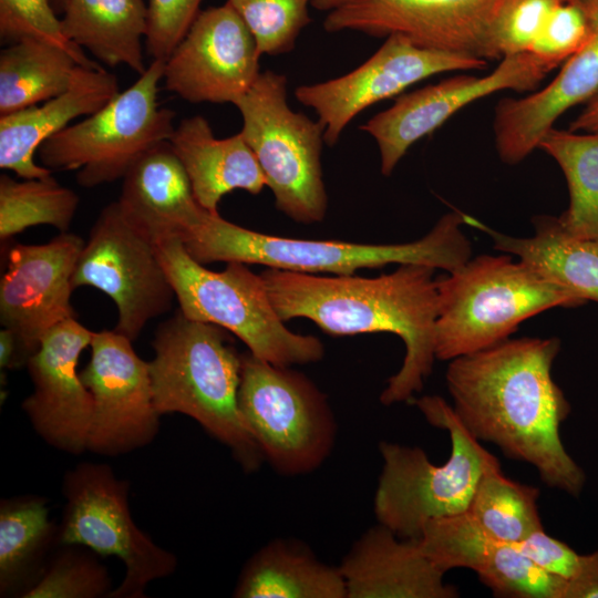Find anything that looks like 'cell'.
Instances as JSON below:
<instances>
[{
  "mask_svg": "<svg viewBox=\"0 0 598 598\" xmlns=\"http://www.w3.org/2000/svg\"><path fill=\"white\" fill-rule=\"evenodd\" d=\"M559 350L556 337L507 339L451 360L445 378L452 408L474 437L578 497L586 474L560 437L571 408L551 375Z\"/></svg>",
  "mask_w": 598,
  "mask_h": 598,
  "instance_id": "cell-1",
  "label": "cell"
},
{
  "mask_svg": "<svg viewBox=\"0 0 598 598\" xmlns=\"http://www.w3.org/2000/svg\"><path fill=\"white\" fill-rule=\"evenodd\" d=\"M434 272L430 266L403 264L374 278L320 277L276 268L260 276L282 321L307 318L330 336H399L405 355L380 395L382 404L391 405L411 401L433 370L439 313Z\"/></svg>",
  "mask_w": 598,
  "mask_h": 598,
  "instance_id": "cell-2",
  "label": "cell"
},
{
  "mask_svg": "<svg viewBox=\"0 0 598 598\" xmlns=\"http://www.w3.org/2000/svg\"><path fill=\"white\" fill-rule=\"evenodd\" d=\"M466 214L443 215L422 238L405 244H355L272 236L247 229L203 210L184 235L189 256L202 265L238 261L300 274L352 276L358 269L417 264L448 274L471 259V241L462 230Z\"/></svg>",
  "mask_w": 598,
  "mask_h": 598,
  "instance_id": "cell-3",
  "label": "cell"
},
{
  "mask_svg": "<svg viewBox=\"0 0 598 598\" xmlns=\"http://www.w3.org/2000/svg\"><path fill=\"white\" fill-rule=\"evenodd\" d=\"M152 347L148 365L158 413L194 419L230 450L244 471L258 470L265 458L238 405L241 354L226 329L178 310L157 327Z\"/></svg>",
  "mask_w": 598,
  "mask_h": 598,
  "instance_id": "cell-4",
  "label": "cell"
},
{
  "mask_svg": "<svg viewBox=\"0 0 598 598\" xmlns=\"http://www.w3.org/2000/svg\"><path fill=\"white\" fill-rule=\"evenodd\" d=\"M436 359L451 361L509 339L526 319L586 300L509 254L480 255L437 279Z\"/></svg>",
  "mask_w": 598,
  "mask_h": 598,
  "instance_id": "cell-5",
  "label": "cell"
},
{
  "mask_svg": "<svg viewBox=\"0 0 598 598\" xmlns=\"http://www.w3.org/2000/svg\"><path fill=\"white\" fill-rule=\"evenodd\" d=\"M410 402L432 426L447 431L450 457L436 465L417 446L381 442L383 464L373 509L379 524L401 538L417 539L427 522L465 513L483 474L501 463L443 398L424 395Z\"/></svg>",
  "mask_w": 598,
  "mask_h": 598,
  "instance_id": "cell-6",
  "label": "cell"
},
{
  "mask_svg": "<svg viewBox=\"0 0 598 598\" xmlns=\"http://www.w3.org/2000/svg\"><path fill=\"white\" fill-rule=\"evenodd\" d=\"M179 311L188 319L219 326L238 337L255 357L291 367L320 361L321 340L290 331L277 313L262 277L244 262L213 271L193 259L178 238L157 244Z\"/></svg>",
  "mask_w": 598,
  "mask_h": 598,
  "instance_id": "cell-7",
  "label": "cell"
},
{
  "mask_svg": "<svg viewBox=\"0 0 598 598\" xmlns=\"http://www.w3.org/2000/svg\"><path fill=\"white\" fill-rule=\"evenodd\" d=\"M164 61L152 60L126 90L84 120L70 124L39 147L41 165L76 171L80 186L91 188L123 178L146 153L167 143L175 112L157 102Z\"/></svg>",
  "mask_w": 598,
  "mask_h": 598,
  "instance_id": "cell-8",
  "label": "cell"
},
{
  "mask_svg": "<svg viewBox=\"0 0 598 598\" xmlns=\"http://www.w3.org/2000/svg\"><path fill=\"white\" fill-rule=\"evenodd\" d=\"M234 105L243 120L239 133L265 174L276 207L298 223L323 220L328 196L321 122L293 111L287 102L286 76L269 70Z\"/></svg>",
  "mask_w": 598,
  "mask_h": 598,
  "instance_id": "cell-9",
  "label": "cell"
},
{
  "mask_svg": "<svg viewBox=\"0 0 598 598\" xmlns=\"http://www.w3.org/2000/svg\"><path fill=\"white\" fill-rule=\"evenodd\" d=\"M238 405L264 458L278 473H310L331 454L337 423L328 399L290 367L241 354Z\"/></svg>",
  "mask_w": 598,
  "mask_h": 598,
  "instance_id": "cell-10",
  "label": "cell"
},
{
  "mask_svg": "<svg viewBox=\"0 0 598 598\" xmlns=\"http://www.w3.org/2000/svg\"><path fill=\"white\" fill-rule=\"evenodd\" d=\"M62 491L65 506L60 544L84 546L124 563L125 576L107 598H144L151 581L175 571V555L156 545L133 520L130 483L116 477L111 466L78 464L65 473Z\"/></svg>",
  "mask_w": 598,
  "mask_h": 598,
  "instance_id": "cell-11",
  "label": "cell"
},
{
  "mask_svg": "<svg viewBox=\"0 0 598 598\" xmlns=\"http://www.w3.org/2000/svg\"><path fill=\"white\" fill-rule=\"evenodd\" d=\"M73 288L94 287L116 305L115 331L134 341L145 326L172 308L175 291L157 245L110 203L95 219L79 256Z\"/></svg>",
  "mask_w": 598,
  "mask_h": 598,
  "instance_id": "cell-12",
  "label": "cell"
},
{
  "mask_svg": "<svg viewBox=\"0 0 598 598\" xmlns=\"http://www.w3.org/2000/svg\"><path fill=\"white\" fill-rule=\"evenodd\" d=\"M487 60L419 47L401 34L382 45L351 72L295 89V97L318 115L324 143L333 146L347 125L369 106L396 96L432 75L483 70Z\"/></svg>",
  "mask_w": 598,
  "mask_h": 598,
  "instance_id": "cell-13",
  "label": "cell"
},
{
  "mask_svg": "<svg viewBox=\"0 0 598 598\" xmlns=\"http://www.w3.org/2000/svg\"><path fill=\"white\" fill-rule=\"evenodd\" d=\"M554 69L551 63L530 52L508 55L484 76L458 74L401 94L360 130L375 141L381 173L389 176L415 142L463 107L499 91H533Z\"/></svg>",
  "mask_w": 598,
  "mask_h": 598,
  "instance_id": "cell-14",
  "label": "cell"
},
{
  "mask_svg": "<svg viewBox=\"0 0 598 598\" xmlns=\"http://www.w3.org/2000/svg\"><path fill=\"white\" fill-rule=\"evenodd\" d=\"M132 340L115 330L94 332L91 357L80 378L93 399L87 450L107 456L130 453L157 435L148 362Z\"/></svg>",
  "mask_w": 598,
  "mask_h": 598,
  "instance_id": "cell-15",
  "label": "cell"
},
{
  "mask_svg": "<svg viewBox=\"0 0 598 598\" xmlns=\"http://www.w3.org/2000/svg\"><path fill=\"white\" fill-rule=\"evenodd\" d=\"M85 241L60 233L45 244H12L0 281V321L17 342V365H27L43 336L76 318L71 306L72 278Z\"/></svg>",
  "mask_w": 598,
  "mask_h": 598,
  "instance_id": "cell-16",
  "label": "cell"
},
{
  "mask_svg": "<svg viewBox=\"0 0 598 598\" xmlns=\"http://www.w3.org/2000/svg\"><path fill=\"white\" fill-rule=\"evenodd\" d=\"M261 54L228 3L200 11L164 61L166 90L189 103H233L256 82Z\"/></svg>",
  "mask_w": 598,
  "mask_h": 598,
  "instance_id": "cell-17",
  "label": "cell"
},
{
  "mask_svg": "<svg viewBox=\"0 0 598 598\" xmlns=\"http://www.w3.org/2000/svg\"><path fill=\"white\" fill-rule=\"evenodd\" d=\"M505 0H352L328 12L327 32L401 34L414 44L488 60L489 33Z\"/></svg>",
  "mask_w": 598,
  "mask_h": 598,
  "instance_id": "cell-18",
  "label": "cell"
},
{
  "mask_svg": "<svg viewBox=\"0 0 598 598\" xmlns=\"http://www.w3.org/2000/svg\"><path fill=\"white\" fill-rule=\"evenodd\" d=\"M93 334L76 318L68 319L43 336L27 363L34 389L22 410L49 445L76 455L87 450L93 417V399L78 363Z\"/></svg>",
  "mask_w": 598,
  "mask_h": 598,
  "instance_id": "cell-19",
  "label": "cell"
},
{
  "mask_svg": "<svg viewBox=\"0 0 598 598\" xmlns=\"http://www.w3.org/2000/svg\"><path fill=\"white\" fill-rule=\"evenodd\" d=\"M417 539L439 567L473 570L496 597L565 598L566 580L537 567L515 544L486 533L466 512L427 522Z\"/></svg>",
  "mask_w": 598,
  "mask_h": 598,
  "instance_id": "cell-20",
  "label": "cell"
},
{
  "mask_svg": "<svg viewBox=\"0 0 598 598\" xmlns=\"http://www.w3.org/2000/svg\"><path fill=\"white\" fill-rule=\"evenodd\" d=\"M579 1L591 25L587 44L563 63L546 86L522 97H504L495 106V146L508 165L525 159L566 111L598 91V0Z\"/></svg>",
  "mask_w": 598,
  "mask_h": 598,
  "instance_id": "cell-21",
  "label": "cell"
},
{
  "mask_svg": "<svg viewBox=\"0 0 598 598\" xmlns=\"http://www.w3.org/2000/svg\"><path fill=\"white\" fill-rule=\"evenodd\" d=\"M339 569L347 598H456L445 570L422 549L419 539L401 538L382 524L352 545Z\"/></svg>",
  "mask_w": 598,
  "mask_h": 598,
  "instance_id": "cell-22",
  "label": "cell"
},
{
  "mask_svg": "<svg viewBox=\"0 0 598 598\" xmlns=\"http://www.w3.org/2000/svg\"><path fill=\"white\" fill-rule=\"evenodd\" d=\"M118 93L114 74L100 65H78L63 93L0 116V167L21 178L51 175V169L34 161L40 145L71 121L97 112Z\"/></svg>",
  "mask_w": 598,
  "mask_h": 598,
  "instance_id": "cell-23",
  "label": "cell"
},
{
  "mask_svg": "<svg viewBox=\"0 0 598 598\" xmlns=\"http://www.w3.org/2000/svg\"><path fill=\"white\" fill-rule=\"evenodd\" d=\"M122 179L116 200L122 213L156 245L182 240L204 210L168 142L146 153Z\"/></svg>",
  "mask_w": 598,
  "mask_h": 598,
  "instance_id": "cell-24",
  "label": "cell"
},
{
  "mask_svg": "<svg viewBox=\"0 0 598 598\" xmlns=\"http://www.w3.org/2000/svg\"><path fill=\"white\" fill-rule=\"evenodd\" d=\"M168 144L188 176L195 199L213 214L218 213L226 194L243 189L257 195L267 186L265 174L243 135L218 138L202 115L183 118Z\"/></svg>",
  "mask_w": 598,
  "mask_h": 598,
  "instance_id": "cell-25",
  "label": "cell"
},
{
  "mask_svg": "<svg viewBox=\"0 0 598 598\" xmlns=\"http://www.w3.org/2000/svg\"><path fill=\"white\" fill-rule=\"evenodd\" d=\"M532 237L497 233L466 215V224L487 233L494 248L514 255L547 279L563 285L586 301L598 302V239L569 235L558 217L538 216Z\"/></svg>",
  "mask_w": 598,
  "mask_h": 598,
  "instance_id": "cell-26",
  "label": "cell"
},
{
  "mask_svg": "<svg viewBox=\"0 0 598 598\" xmlns=\"http://www.w3.org/2000/svg\"><path fill=\"white\" fill-rule=\"evenodd\" d=\"M63 10L61 27L69 41L109 66L125 65L137 75L146 71L143 0H68Z\"/></svg>",
  "mask_w": 598,
  "mask_h": 598,
  "instance_id": "cell-27",
  "label": "cell"
},
{
  "mask_svg": "<svg viewBox=\"0 0 598 598\" xmlns=\"http://www.w3.org/2000/svg\"><path fill=\"white\" fill-rule=\"evenodd\" d=\"M236 598H347L338 567L317 559L296 542L268 543L244 566Z\"/></svg>",
  "mask_w": 598,
  "mask_h": 598,
  "instance_id": "cell-28",
  "label": "cell"
},
{
  "mask_svg": "<svg viewBox=\"0 0 598 598\" xmlns=\"http://www.w3.org/2000/svg\"><path fill=\"white\" fill-rule=\"evenodd\" d=\"M59 546V525L50 519L44 497L22 495L2 499L0 596L22 598Z\"/></svg>",
  "mask_w": 598,
  "mask_h": 598,
  "instance_id": "cell-29",
  "label": "cell"
},
{
  "mask_svg": "<svg viewBox=\"0 0 598 598\" xmlns=\"http://www.w3.org/2000/svg\"><path fill=\"white\" fill-rule=\"evenodd\" d=\"M78 65L99 66L84 52L23 39L0 53V115L45 102L63 93Z\"/></svg>",
  "mask_w": 598,
  "mask_h": 598,
  "instance_id": "cell-30",
  "label": "cell"
},
{
  "mask_svg": "<svg viewBox=\"0 0 598 598\" xmlns=\"http://www.w3.org/2000/svg\"><path fill=\"white\" fill-rule=\"evenodd\" d=\"M538 148L561 168L569 192V206L558 217L571 236L598 239V132L551 127Z\"/></svg>",
  "mask_w": 598,
  "mask_h": 598,
  "instance_id": "cell-31",
  "label": "cell"
},
{
  "mask_svg": "<svg viewBox=\"0 0 598 598\" xmlns=\"http://www.w3.org/2000/svg\"><path fill=\"white\" fill-rule=\"evenodd\" d=\"M536 486L505 476L501 465L481 477L466 513L486 533L506 543L517 544L544 528Z\"/></svg>",
  "mask_w": 598,
  "mask_h": 598,
  "instance_id": "cell-32",
  "label": "cell"
},
{
  "mask_svg": "<svg viewBox=\"0 0 598 598\" xmlns=\"http://www.w3.org/2000/svg\"><path fill=\"white\" fill-rule=\"evenodd\" d=\"M78 194L52 175L16 181L0 176V239L8 241L37 225H51L66 233L79 206Z\"/></svg>",
  "mask_w": 598,
  "mask_h": 598,
  "instance_id": "cell-33",
  "label": "cell"
},
{
  "mask_svg": "<svg viewBox=\"0 0 598 598\" xmlns=\"http://www.w3.org/2000/svg\"><path fill=\"white\" fill-rule=\"evenodd\" d=\"M50 557L38 581L22 598L109 597L112 582L95 553L80 545H61Z\"/></svg>",
  "mask_w": 598,
  "mask_h": 598,
  "instance_id": "cell-34",
  "label": "cell"
},
{
  "mask_svg": "<svg viewBox=\"0 0 598 598\" xmlns=\"http://www.w3.org/2000/svg\"><path fill=\"white\" fill-rule=\"evenodd\" d=\"M254 35L260 54L291 51L311 22L313 0H227Z\"/></svg>",
  "mask_w": 598,
  "mask_h": 598,
  "instance_id": "cell-35",
  "label": "cell"
},
{
  "mask_svg": "<svg viewBox=\"0 0 598 598\" xmlns=\"http://www.w3.org/2000/svg\"><path fill=\"white\" fill-rule=\"evenodd\" d=\"M561 0H505L493 22L487 59L529 52Z\"/></svg>",
  "mask_w": 598,
  "mask_h": 598,
  "instance_id": "cell-36",
  "label": "cell"
},
{
  "mask_svg": "<svg viewBox=\"0 0 598 598\" xmlns=\"http://www.w3.org/2000/svg\"><path fill=\"white\" fill-rule=\"evenodd\" d=\"M591 37V25L579 0H561L550 12L530 53L558 68L582 49Z\"/></svg>",
  "mask_w": 598,
  "mask_h": 598,
  "instance_id": "cell-37",
  "label": "cell"
},
{
  "mask_svg": "<svg viewBox=\"0 0 598 598\" xmlns=\"http://www.w3.org/2000/svg\"><path fill=\"white\" fill-rule=\"evenodd\" d=\"M0 35L8 43L39 39L83 52L64 37L49 0H0Z\"/></svg>",
  "mask_w": 598,
  "mask_h": 598,
  "instance_id": "cell-38",
  "label": "cell"
},
{
  "mask_svg": "<svg viewBox=\"0 0 598 598\" xmlns=\"http://www.w3.org/2000/svg\"><path fill=\"white\" fill-rule=\"evenodd\" d=\"M203 0H148L145 47L152 60L165 61L197 18Z\"/></svg>",
  "mask_w": 598,
  "mask_h": 598,
  "instance_id": "cell-39",
  "label": "cell"
},
{
  "mask_svg": "<svg viewBox=\"0 0 598 598\" xmlns=\"http://www.w3.org/2000/svg\"><path fill=\"white\" fill-rule=\"evenodd\" d=\"M515 545L537 567L566 581L579 570L582 555L566 543L546 534L544 528Z\"/></svg>",
  "mask_w": 598,
  "mask_h": 598,
  "instance_id": "cell-40",
  "label": "cell"
},
{
  "mask_svg": "<svg viewBox=\"0 0 598 598\" xmlns=\"http://www.w3.org/2000/svg\"><path fill=\"white\" fill-rule=\"evenodd\" d=\"M565 598H598V549L582 555L578 573L567 580Z\"/></svg>",
  "mask_w": 598,
  "mask_h": 598,
  "instance_id": "cell-41",
  "label": "cell"
},
{
  "mask_svg": "<svg viewBox=\"0 0 598 598\" xmlns=\"http://www.w3.org/2000/svg\"><path fill=\"white\" fill-rule=\"evenodd\" d=\"M574 132H598V91L585 103L569 125Z\"/></svg>",
  "mask_w": 598,
  "mask_h": 598,
  "instance_id": "cell-42",
  "label": "cell"
},
{
  "mask_svg": "<svg viewBox=\"0 0 598 598\" xmlns=\"http://www.w3.org/2000/svg\"><path fill=\"white\" fill-rule=\"evenodd\" d=\"M17 342L11 330L0 331V369L1 374L7 370L17 369Z\"/></svg>",
  "mask_w": 598,
  "mask_h": 598,
  "instance_id": "cell-43",
  "label": "cell"
},
{
  "mask_svg": "<svg viewBox=\"0 0 598 598\" xmlns=\"http://www.w3.org/2000/svg\"><path fill=\"white\" fill-rule=\"evenodd\" d=\"M352 0H313L312 6L313 8L321 10V11H332L336 10Z\"/></svg>",
  "mask_w": 598,
  "mask_h": 598,
  "instance_id": "cell-44",
  "label": "cell"
},
{
  "mask_svg": "<svg viewBox=\"0 0 598 598\" xmlns=\"http://www.w3.org/2000/svg\"><path fill=\"white\" fill-rule=\"evenodd\" d=\"M55 3H58L62 9H64V6L68 0H54Z\"/></svg>",
  "mask_w": 598,
  "mask_h": 598,
  "instance_id": "cell-45",
  "label": "cell"
}]
</instances>
